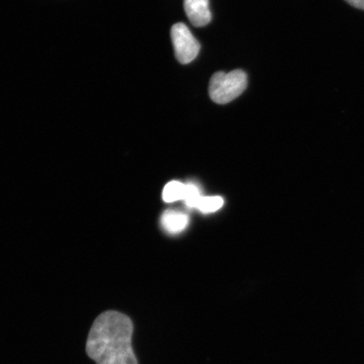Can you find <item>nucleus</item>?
Segmentation results:
<instances>
[{
    "mask_svg": "<svg viewBox=\"0 0 364 364\" xmlns=\"http://www.w3.org/2000/svg\"><path fill=\"white\" fill-rule=\"evenodd\" d=\"M133 321L117 311L95 318L90 331L86 353L97 364H139L132 348Z\"/></svg>",
    "mask_w": 364,
    "mask_h": 364,
    "instance_id": "nucleus-1",
    "label": "nucleus"
},
{
    "mask_svg": "<svg viewBox=\"0 0 364 364\" xmlns=\"http://www.w3.org/2000/svg\"><path fill=\"white\" fill-rule=\"evenodd\" d=\"M247 87V75L243 70L217 72L209 82L208 93L213 102L225 105L240 97Z\"/></svg>",
    "mask_w": 364,
    "mask_h": 364,
    "instance_id": "nucleus-2",
    "label": "nucleus"
},
{
    "mask_svg": "<svg viewBox=\"0 0 364 364\" xmlns=\"http://www.w3.org/2000/svg\"><path fill=\"white\" fill-rule=\"evenodd\" d=\"M171 36L175 56L181 65H188L198 57L201 46L184 23L173 25Z\"/></svg>",
    "mask_w": 364,
    "mask_h": 364,
    "instance_id": "nucleus-3",
    "label": "nucleus"
},
{
    "mask_svg": "<svg viewBox=\"0 0 364 364\" xmlns=\"http://www.w3.org/2000/svg\"><path fill=\"white\" fill-rule=\"evenodd\" d=\"M184 10L190 22L196 27L207 26L212 20L209 0H184Z\"/></svg>",
    "mask_w": 364,
    "mask_h": 364,
    "instance_id": "nucleus-4",
    "label": "nucleus"
},
{
    "mask_svg": "<svg viewBox=\"0 0 364 364\" xmlns=\"http://www.w3.org/2000/svg\"><path fill=\"white\" fill-rule=\"evenodd\" d=\"M161 226L167 233L177 235L184 231L189 225L186 213L176 210H167L161 216Z\"/></svg>",
    "mask_w": 364,
    "mask_h": 364,
    "instance_id": "nucleus-5",
    "label": "nucleus"
},
{
    "mask_svg": "<svg viewBox=\"0 0 364 364\" xmlns=\"http://www.w3.org/2000/svg\"><path fill=\"white\" fill-rule=\"evenodd\" d=\"M186 184L173 181L169 182L163 190L162 198L166 203H175L183 200L186 193Z\"/></svg>",
    "mask_w": 364,
    "mask_h": 364,
    "instance_id": "nucleus-6",
    "label": "nucleus"
},
{
    "mask_svg": "<svg viewBox=\"0 0 364 364\" xmlns=\"http://www.w3.org/2000/svg\"><path fill=\"white\" fill-rule=\"evenodd\" d=\"M224 199L218 196L203 197L198 204L197 209L203 213H215L223 207Z\"/></svg>",
    "mask_w": 364,
    "mask_h": 364,
    "instance_id": "nucleus-7",
    "label": "nucleus"
},
{
    "mask_svg": "<svg viewBox=\"0 0 364 364\" xmlns=\"http://www.w3.org/2000/svg\"><path fill=\"white\" fill-rule=\"evenodd\" d=\"M203 197L198 186L193 183L186 184L183 201L186 207L197 208L200 200Z\"/></svg>",
    "mask_w": 364,
    "mask_h": 364,
    "instance_id": "nucleus-8",
    "label": "nucleus"
},
{
    "mask_svg": "<svg viewBox=\"0 0 364 364\" xmlns=\"http://www.w3.org/2000/svg\"><path fill=\"white\" fill-rule=\"evenodd\" d=\"M345 1L353 7L364 11V0H345Z\"/></svg>",
    "mask_w": 364,
    "mask_h": 364,
    "instance_id": "nucleus-9",
    "label": "nucleus"
}]
</instances>
